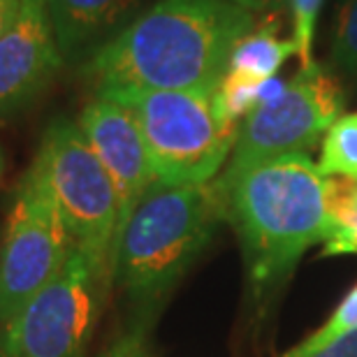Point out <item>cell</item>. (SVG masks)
<instances>
[{
	"instance_id": "cell-1",
	"label": "cell",
	"mask_w": 357,
	"mask_h": 357,
	"mask_svg": "<svg viewBox=\"0 0 357 357\" xmlns=\"http://www.w3.org/2000/svg\"><path fill=\"white\" fill-rule=\"evenodd\" d=\"M255 14L230 0H160L91 56L98 91H206L223 79Z\"/></svg>"
},
{
	"instance_id": "cell-2",
	"label": "cell",
	"mask_w": 357,
	"mask_h": 357,
	"mask_svg": "<svg viewBox=\"0 0 357 357\" xmlns=\"http://www.w3.org/2000/svg\"><path fill=\"white\" fill-rule=\"evenodd\" d=\"M213 185L258 297L281 288L302 255L332 232V176L320 174L311 155L227 165Z\"/></svg>"
},
{
	"instance_id": "cell-3",
	"label": "cell",
	"mask_w": 357,
	"mask_h": 357,
	"mask_svg": "<svg viewBox=\"0 0 357 357\" xmlns=\"http://www.w3.org/2000/svg\"><path fill=\"white\" fill-rule=\"evenodd\" d=\"M223 220L216 185L155 181L121 227L112 278L139 316H155Z\"/></svg>"
},
{
	"instance_id": "cell-4",
	"label": "cell",
	"mask_w": 357,
	"mask_h": 357,
	"mask_svg": "<svg viewBox=\"0 0 357 357\" xmlns=\"http://www.w3.org/2000/svg\"><path fill=\"white\" fill-rule=\"evenodd\" d=\"M135 114L149 158L162 183H211L237 144V128L225 126L206 91H98Z\"/></svg>"
},
{
	"instance_id": "cell-5",
	"label": "cell",
	"mask_w": 357,
	"mask_h": 357,
	"mask_svg": "<svg viewBox=\"0 0 357 357\" xmlns=\"http://www.w3.org/2000/svg\"><path fill=\"white\" fill-rule=\"evenodd\" d=\"M112 274L73 248L61 274L40 290L0 334V357H86Z\"/></svg>"
},
{
	"instance_id": "cell-6",
	"label": "cell",
	"mask_w": 357,
	"mask_h": 357,
	"mask_svg": "<svg viewBox=\"0 0 357 357\" xmlns=\"http://www.w3.org/2000/svg\"><path fill=\"white\" fill-rule=\"evenodd\" d=\"M35 162L45 172L73 244L91 253L112 274L119 197L79 123L70 119L54 121L42 137Z\"/></svg>"
},
{
	"instance_id": "cell-7",
	"label": "cell",
	"mask_w": 357,
	"mask_h": 357,
	"mask_svg": "<svg viewBox=\"0 0 357 357\" xmlns=\"http://www.w3.org/2000/svg\"><path fill=\"white\" fill-rule=\"evenodd\" d=\"M73 248L45 172L33 162L19 183L0 246V327L61 274Z\"/></svg>"
},
{
	"instance_id": "cell-8",
	"label": "cell",
	"mask_w": 357,
	"mask_h": 357,
	"mask_svg": "<svg viewBox=\"0 0 357 357\" xmlns=\"http://www.w3.org/2000/svg\"><path fill=\"white\" fill-rule=\"evenodd\" d=\"M344 89L325 66L299 68L285 91L258 107L239 126L227 165H248L278 155H309L334 121L344 116Z\"/></svg>"
},
{
	"instance_id": "cell-9",
	"label": "cell",
	"mask_w": 357,
	"mask_h": 357,
	"mask_svg": "<svg viewBox=\"0 0 357 357\" xmlns=\"http://www.w3.org/2000/svg\"><path fill=\"white\" fill-rule=\"evenodd\" d=\"M84 137L109 174L119 197V232L158 181L135 114L119 100L96 96L79 116ZM116 232V237H119Z\"/></svg>"
},
{
	"instance_id": "cell-10",
	"label": "cell",
	"mask_w": 357,
	"mask_h": 357,
	"mask_svg": "<svg viewBox=\"0 0 357 357\" xmlns=\"http://www.w3.org/2000/svg\"><path fill=\"white\" fill-rule=\"evenodd\" d=\"M61 63L45 0H21L17 19L0 38V114L38 98Z\"/></svg>"
},
{
	"instance_id": "cell-11",
	"label": "cell",
	"mask_w": 357,
	"mask_h": 357,
	"mask_svg": "<svg viewBox=\"0 0 357 357\" xmlns=\"http://www.w3.org/2000/svg\"><path fill=\"white\" fill-rule=\"evenodd\" d=\"M142 0H45L63 59H75L116 28Z\"/></svg>"
},
{
	"instance_id": "cell-12",
	"label": "cell",
	"mask_w": 357,
	"mask_h": 357,
	"mask_svg": "<svg viewBox=\"0 0 357 357\" xmlns=\"http://www.w3.org/2000/svg\"><path fill=\"white\" fill-rule=\"evenodd\" d=\"M290 56H297L295 42L278 35L276 19H265L255 24L232 49L225 73L246 77L253 82H265L278 75Z\"/></svg>"
},
{
	"instance_id": "cell-13",
	"label": "cell",
	"mask_w": 357,
	"mask_h": 357,
	"mask_svg": "<svg viewBox=\"0 0 357 357\" xmlns=\"http://www.w3.org/2000/svg\"><path fill=\"white\" fill-rule=\"evenodd\" d=\"M323 255H357V181L332 176V232Z\"/></svg>"
},
{
	"instance_id": "cell-14",
	"label": "cell",
	"mask_w": 357,
	"mask_h": 357,
	"mask_svg": "<svg viewBox=\"0 0 357 357\" xmlns=\"http://www.w3.org/2000/svg\"><path fill=\"white\" fill-rule=\"evenodd\" d=\"M318 169L323 176L357 181V114H344L325 132Z\"/></svg>"
},
{
	"instance_id": "cell-15",
	"label": "cell",
	"mask_w": 357,
	"mask_h": 357,
	"mask_svg": "<svg viewBox=\"0 0 357 357\" xmlns=\"http://www.w3.org/2000/svg\"><path fill=\"white\" fill-rule=\"evenodd\" d=\"M351 334H357V283L346 292L344 299L337 304V309L330 313V318H327L316 332L304 337L297 346H292L290 351H285L281 357L313 355L327 346L337 344L341 339L351 337Z\"/></svg>"
},
{
	"instance_id": "cell-16",
	"label": "cell",
	"mask_w": 357,
	"mask_h": 357,
	"mask_svg": "<svg viewBox=\"0 0 357 357\" xmlns=\"http://www.w3.org/2000/svg\"><path fill=\"white\" fill-rule=\"evenodd\" d=\"M330 56L344 73L357 75V0H344L339 7Z\"/></svg>"
},
{
	"instance_id": "cell-17",
	"label": "cell",
	"mask_w": 357,
	"mask_h": 357,
	"mask_svg": "<svg viewBox=\"0 0 357 357\" xmlns=\"http://www.w3.org/2000/svg\"><path fill=\"white\" fill-rule=\"evenodd\" d=\"M325 0H290L292 14V42L297 49L299 68H311L313 63V38H316V24L323 10Z\"/></svg>"
},
{
	"instance_id": "cell-18",
	"label": "cell",
	"mask_w": 357,
	"mask_h": 357,
	"mask_svg": "<svg viewBox=\"0 0 357 357\" xmlns=\"http://www.w3.org/2000/svg\"><path fill=\"white\" fill-rule=\"evenodd\" d=\"M151 316H137L132 325H128L119 339L107 348L100 357H155L151 346Z\"/></svg>"
},
{
	"instance_id": "cell-19",
	"label": "cell",
	"mask_w": 357,
	"mask_h": 357,
	"mask_svg": "<svg viewBox=\"0 0 357 357\" xmlns=\"http://www.w3.org/2000/svg\"><path fill=\"white\" fill-rule=\"evenodd\" d=\"M306 357H357V334H351V337L341 339V341H337V344L327 346V348H323V351L306 355Z\"/></svg>"
},
{
	"instance_id": "cell-20",
	"label": "cell",
	"mask_w": 357,
	"mask_h": 357,
	"mask_svg": "<svg viewBox=\"0 0 357 357\" xmlns=\"http://www.w3.org/2000/svg\"><path fill=\"white\" fill-rule=\"evenodd\" d=\"M230 3L251 14H271L281 10L283 5H290V0H230Z\"/></svg>"
},
{
	"instance_id": "cell-21",
	"label": "cell",
	"mask_w": 357,
	"mask_h": 357,
	"mask_svg": "<svg viewBox=\"0 0 357 357\" xmlns=\"http://www.w3.org/2000/svg\"><path fill=\"white\" fill-rule=\"evenodd\" d=\"M19 10H21V0H0V38L14 24Z\"/></svg>"
},
{
	"instance_id": "cell-22",
	"label": "cell",
	"mask_w": 357,
	"mask_h": 357,
	"mask_svg": "<svg viewBox=\"0 0 357 357\" xmlns=\"http://www.w3.org/2000/svg\"><path fill=\"white\" fill-rule=\"evenodd\" d=\"M0 169H3V160H0Z\"/></svg>"
},
{
	"instance_id": "cell-23",
	"label": "cell",
	"mask_w": 357,
	"mask_h": 357,
	"mask_svg": "<svg viewBox=\"0 0 357 357\" xmlns=\"http://www.w3.org/2000/svg\"><path fill=\"white\" fill-rule=\"evenodd\" d=\"M0 334H3V327H0Z\"/></svg>"
}]
</instances>
